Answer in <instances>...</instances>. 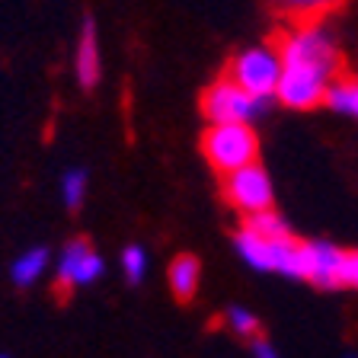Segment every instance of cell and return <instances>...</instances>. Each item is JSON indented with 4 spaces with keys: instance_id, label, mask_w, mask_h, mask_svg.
<instances>
[{
    "instance_id": "cell-10",
    "label": "cell",
    "mask_w": 358,
    "mask_h": 358,
    "mask_svg": "<svg viewBox=\"0 0 358 358\" xmlns=\"http://www.w3.org/2000/svg\"><path fill=\"white\" fill-rule=\"evenodd\" d=\"M166 285H170L176 301H192L201 288V262L192 253L173 256L170 268H166Z\"/></svg>"
},
{
    "instance_id": "cell-13",
    "label": "cell",
    "mask_w": 358,
    "mask_h": 358,
    "mask_svg": "<svg viewBox=\"0 0 358 358\" xmlns=\"http://www.w3.org/2000/svg\"><path fill=\"white\" fill-rule=\"evenodd\" d=\"M345 0H275V7L285 16H291L294 22L307 20H323L327 13H333L336 7H343Z\"/></svg>"
},
{
    "instance_id": "cell-19",
    "label": "cell",
    "mask_w": 358,
    "mask_h": 358,
    "mask_svg": "<svg viewBox=\"0 0 358 358\" xmlns=\"http://www.w3.org/2000/svg\"><path fill=\"white\" fill-rule=\"evenodd\" d=\"M250 355H253V358H282V355H278L275 345L268 343V339H262V336L250 343Z\"/></svg>"
},
{
    "instance_id": "cell-6",
    "label": "cell",
    "mask_w": 358,
    "mask_h": 358,
    "mask_svg": "<svg viewBox=\"0 0 358 358\" xmlns=\"http://www.w3.org/2000/svg\"><path fill=\"white\" fill-rule=\"evenodd\" d=\"M221 192L224 201L243 215V221L275 208V186H272V176L262 164H250L237 173L221 176Z\"/></svg>"
},
{
    "instance_id": "cell-7",
    "label": "cell",
    "mask_w": 358,
    "mask_h": 358,
    "mask_svg": "<svg viewBox=\"0 0 358 358\" xmlns=\"http://www.w3.org/2000/svg\"><path fill=\"white\" fill-rule=\"evenodd\" d=\"M106 272L103 256L96 253V246L90 240H67L64 250L58 253V266H55V278H58L61 291H77L90 288L93 282H99Z\"/></svg>"
},
{
    "instance_id": "cell-14",
    "label": "cell",
    "mask_w": 358,
    "mask_h": 358,
    "mask_svg": "<svg viewBox=\"0 0 358 358\" xmlns=\"http://www.w3.org/2000/svg\"><path fill=\"white\" fill-rule=\"evenodd\" d=\"M224 327L231 329L234 336H240V339H246V343H253V339H259V317H256L250 307L243 304H231L227 310H224Z\"/></svg>"
},
{
    "instance_id": "cell-20",
    "label": "cell",
    "mask_w": 358,
    "mask_h": 358,
    "mask_svg": "<svg viewBox=\"0 0 358 358\" xmlns=\"http://www.w3.org/2000/svg\"><path fill=\"white\" fill-rule=\"evenodd\" d=\"M0 358H7V355H0Z\"/></svg>"
},
{
    "instance_id": "cell-15",
    "label": "cell",
    "mask_w": 358,
    "mask_h": 358,
    "mask_svg": "<svg viewBox=\"0 0 358 358\" xmlns=\"http://www.w3.org/2000/svg\"><path fill=\"white\" fill-rule=\"evenodd\" d=\"M87 173L83 170H67L61 176V201H64V208L77 211L87 201Z\"/></svg>"
},
{
    "instance_id": "cell-5",
    "label": "cell",
    "mask_w": 358,
    "mask_h": 358,
    "mask_svg": "<svg viewBox=\"0 0 358 358\" xmlns=\"http://www.w3.org/2000/svg\"><path fill=\"white\" fill-rule=\"evenodd\" d=\"M266 112V103L250 96L231 77H217L201 93V115L208 125H253Z\"/></svg>"
},
{
    "instance_id": "cell-16",
    "label": "cell",
    "mask_w": 358,
    "mask_h": 358,
    "mask_svg": "<svg viewBox=\"0 0 358 358\" xmlns=\"http://www.w3.org/2000/svg\"><path fill=\"white\" fill-rule=\"evenodd\" d=\"M122 275H125L131 285L144 282V275H148V253H144V246L131 243L122 250Z\"/></svg>"
},
{
    "instance_id": "cell-8",
    "label": "cell",
    "mask_w": 358,
    "mask_h": 358,
    "mask_svg": "<svg viewBox=\"0 0 358 358\" xmlns=\"http://www.w3.org/2000/svg\"><path fill=\"white\" fill-rule=\"evenodd\" d=\"M343 259L345 250L329 240H301V282H310L323 291H339Z\"/></svg>"
},
{
    "instance_id": "cell-18",
    "label": "cell",
    "mask_w": 358,
    "mask_h": 358,
    "mask_svg": "<svg viewBox=\"0 0 358 358\" xmlns=\"http://www.w3.org/2000/svg\"><path fill=\"white\" fill-rule=\"evenodd\" d=\"M343 288L358 291V250H345L343 275H339V291H343Z\"/></svg>"
},
{
    "instance_id": "cell-12",
    "label": "cell",
    "mask_w": 358,
    "mask_h": 358,
    "mask_svg": "<svg viewBox=\"0 0 358 358\" xmlns=\"http://www.w3.org/2000/svg\"><path fill=\"white\" fill-rule=\"evenodd\" d=\"M323 106H329V109L345 115V119H358V77H339L329 87Z\"/></svg>"
},
{
    "instance_id": "cell-4",
    "label": "cell",
    "mask_w": 358,
    "mask_h": 358,
    "mask_svg": "<svg viewBox=\"0 0 358 358\" xmlns=\"http://www.w3.org/2000/svg\"><path fill=\"white\" fill-rule=\"evenodd\" d=\"M201 154L221 176L259 164V134L253 125H208L201 134Z\"/></svg>"
},
{
    "instance_id": "cell-3",
    "label": "cell",
    "mask_w": 358,
    "mask_h": 358,
    "mask_svg": "<svg viewBox=\"0 0 358 358\" xmlns=\"http://www.w3.org/2000/svg\"><path fill=\"white\" fill-rule=\"evenodd\" d=\"M227 77L237 87H243L250 96L268 99L278 96V83H282V52L275 42H256L243 52H237L227 64Z\"/></svg>"
},
{
    "instance_id": "cell-9",
    "label": "cell",
    "mask_w": 358,
    "mask_h": 358,
    "mask_svg": "<svg viewBox=\"0 0 358 358\" xmlns=\"http://www.w3.org/2000/svg\"><path fill=\"white\" fill-rule=\"evenodd\" d=\"M74 80L83 90H93L103 80V48H99L96 22L90 20V16L83 20L80 32H77V42H74Z\"/></svg>"
},
{
    "instance_id": "cell-11",
    "label": "cell",
    "mask_w": 358,
    "mask_h": 358,
    "mask_svg": "<svg viewBox=\"0 0 358 358\" xmlns=\"http://www.w3.org/2000/svg\"><path fill=\"white\" fill-rule=\"evenodd\" d=\"M48 262H52L48 250H45V246H32V250H26V253H20L13 259V266H10V278H13L16 288H32V285H38L45 278Z\"/></svg>"
},
{
    "instance_id": "cell-1",
    "label": "cell",
    "mask_w": 358,
    "mask_h": 358,
    "mask_svg": "<svg viewBox=\"0 0 358 358\" xmlns=\"http://www.w3.org/2000/svg\"><path fill=\"white\" fill-rule=\"evenodd\" d=\"M282 52V83L278 103L285 109L307 112L327 103V93L343 77V48L327 20L291 22L278 36Z\"/></svg>"
},
{
    "instance_id": "cell-2",
    "label": "cell",
    "mask_w": 358,
    "mask_h": 358,
    "mask_svg": "<svg viewBox=\"0 0 358 358\" xmlns=\"http://www.w3.org/2000/svg\"><path fill=\"white\" fill-rule=\"evenodd\" d=\"M234 250H237V256L253 272L301 282V240L294 234H288V237H266L259 231L240 227L234 234Z\"/></svg>"
},
{
    "instance_id": "cell-17",
    "label": "cell",
    "mask_w": 358,
    "mask_h": 358,
    "mask_svg": "<svg viewBox=\"0 0 358 358\" xmlns=\"http://www.w3.org/2000/svg\"><path fill=\"white\" fill-rule=\"evenodd\" d=\"M243 227H250V231H259V234H266V237H288V234H291L288 221H285V217L278 215L275 208H272V211H262V215H256V217H246Z\"/></svg>"
}]
</instances>
